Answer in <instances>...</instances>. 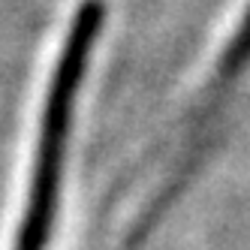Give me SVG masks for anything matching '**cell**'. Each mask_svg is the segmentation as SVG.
I'll return each mask as SVG.
<instances>
[{"instance_id":"cell-1","label":"cell","mask_w":250,"mask_h":250,"mask_svg":"<svg viewBox=\"0 0 250 250\" xmlns=\"http://www.w3.org/2000/svg\"><path fill=\"white\" fill-rule=\"evenodd\" d=\"M247 66H250V3L241 12V19H238L235 30H232V37H229V42L223 48L217 66H214V76H211L205 94H202V103L196 105L193 124H190L187 139H184L181 151H178L172 169L163 175V181H160V187L154 190V196L139 208L136 220L130 223V232L124 235L118 250H145L151 244L160 223L172 214V208L184 196V190L193 184V175L199 172L202 160H205V151H208L211 139H214V124L220 121L232 91H235V84L247 73Z\"/></svg>"}]
</instances>
